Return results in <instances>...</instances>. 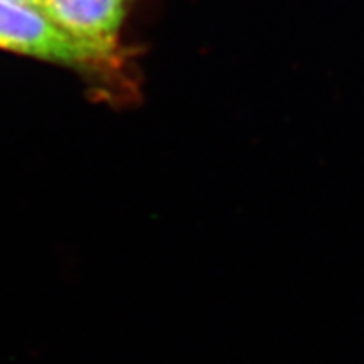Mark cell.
Here are the masks:
<instances>
[{
	"label": "cell",
	"mask_w": 364,
	"mask_h": 364,
	"mask_svg": "<svg viewBox=\"0 0 364 364\" xmlns=\"http://www.w3.org/2000/svg\"><path fill=\"white\" fill-rule=\"evenodd\" d=\"M0 51L70 70L107 98L124 102L135 95L129 53L108 51L86 43L39 9L0 0Z\"/></svg>",
	"instance_id": "1"
},
{
	"label": "cell",
	"mask_w": 364,
	"mask_h": 364,
	"mask_svg": "<svg viewBox=\"0 0 364 364\" xmlns=\"http://www.w3.org/2000/svg\"><path fill=\"white\" fill-rule=\"evenodd\" d=\"M132 0H39V11L86 43L125 51L122 27Z\"/></svg>",
	"instance_id": "2"
},
{
	"label": "cell",
	"mask_w": 364,
	"mask_h": 364,
	"mask_svg": "<svg viewBox=\"0 0 364 364\" xmlns=\"http://www.w3.org/2000/svg\"><path fill=\"white\" fill-rule=\"evenodd\" d=\"M7 2H12V4H19V6H27V7H34V9H39V0H7Z\"/></svg>",
	"instance_id": "3"
}]
</instances>
